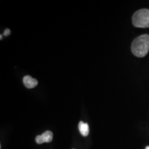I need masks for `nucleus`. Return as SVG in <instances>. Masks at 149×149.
<instances>
[{
    "instance_id": "obj_1",
    "label": "nucleus",
    "mask_w": 149,
    "mask_h": 149,
    "mask_svg": "<svg viewBox=\"0 0 149 149\" xmlns=\"http://www.w3.org/2000/svg\"><path fill=\"white\" fill-rule=\"evenodd\" d=\"M131 49L134 55L137 57L146 56L149 50V35L143 34L135 38L132 44Z\"/></svg>"
},
{
    "instance_id": "obj_2",
    "label": "nucleus",
    "mask_w": 149,
    "mask_h": 149,
    "mask_svg": "<svg viewBox=\"0 0 149 149\" xmlns=\"http://www.w3.org/2000/svg\"><path fill=\"white\" fill-rule=\"evenodd\" d=\"M132 22L135 27H149V10L141 9L135 12L132 17Z\"/></svg>"
},
{
    "instance_id": "obj_3",
    "label": "nucleus",
    "mask_w": 149,
    "mask_h": 149,
    "mask_svg": "<svg viewBox=\"0 0 149 149\" xmlns=\"http://www.w3.org/2000/svg\"><path fill=\"white\" fill-rule=\"evenodd\" d=\"M23 82L24 86L28 88L35 87L38 84L37 80L32 77L31 76H26L23 79Z\"/></svg>"
},
{
    "instance_id": "obj_4",
    "label": "nucleus",
    "mask_w": 149,
    "mask_h": 149,
    "mask_svg": "<svg viewBox=\"0 0 149 149\" xmlns=\"http://www.w3.org/2000/svg\"><path fill=\"white\" fill-rule=\"evenodd\" d=\"M79 129L80 133L84 136H86L89 134V127L87 123H85L81 121L79 124Z\"/></svg>"
},
{
    "instance_id": "obj_5",
    "label": "nucleus",
    "mask_w": 149,
    "mask_h": 149,
    "mask_svg": "<svg viewBox=\"0 0 149 149\" xmlns=\"http://www.w3.org/2000/svg\"><path fill=\"white\" fill-rule=\"evenodd\" d=\"M44 143H50L52 141L53 138V134L50 131H46L44 133L41 135Z\"/></svg>"
},
{
    "instance_id": "obj_6",
    "label": "nucleus",
    "mask_w": 149,
    "mask_h": 149,
    "mask_svg": "<svg viewBox=\"0 0 149 149\" xmlns=\"http://www.w3.org/2000/svg\"><path fill=\"white\" fill-rule=\"evenodd\" d=\"M36 143L38 144H42L44 143L42 135H38L36 138Z\"/></svg>"
},
{
    "instance_id": "obj_7",
    "label": "nucleus",
    "mask_w": 149,
    "mask_h": 149,
    "mask_svg": "<svg viewBox=\"0 0 149 149\" xmlns=\"http://www.w3.org/2000/svg\"><path fill=\"white\" fill-rule=\"evenodd\" d=\"M11 34V31L9 29H6L3 33V35L5 36H8Z\"/></svg>"
},
{
    "instance_id": "obj_8",
    "label": "nucleus",
    "mask_w": 149,
    "mask_h": 149,
    "mask_svg": "<svg viewBox=\"0 0 149 149\" xmlns=\"http://www.w3.org/2000/svg\"><path fill=\"white\" fill-rule=\"evenodd\" d=\"M0 39H1V40L2 39V35H1V36H0Z\"/></svg>"
},
{
    "instance_id": "obj_9",
    "label": "nucleus",
    "mask_w": 149,
    "mask_h": 149,
    "mask_svg": "<svg viewBox=\"0 0 149 149\" xmlns=\"http://www.w3.org/2000/svg\"><path fill=\"white\" fill-rule=\"evenodd\" d=\"M146 149H149V146H147V147L146 148Z\"/></svg>"
}]
</instances>
